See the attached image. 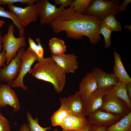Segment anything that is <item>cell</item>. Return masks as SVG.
<instances>
[{
    "instance_id": "cell-39",
    "label": "cell",
    "mask_w": 131,
    "mask_h": 131,
    "mask_svg": "<svg viewBox=\"0 0 131 131\" xmlns=\"http://www.w3.org/2000/svg\"><path fill=\"white\" fill-rule=\"evenodd\" d=\"M123 27L124 28L127 29L131 31V26L130 25H125L123 26Z\"/></svg>"
},
{
    "instance_id": "cell-44",
    "label": "cell",
    "mask_w": 131,
    "mask_h": 131,
    "mask_svg": "<svg viewBox=\"0 0 131 131\" xmlns=\"http://www.w3.org/2000/svg\"><path fill=\"white\" fill-rule=\"evenodd\" d=\"M1 84V83H0V84Z\"/></svg>"
},
{
    "instance_id": "cell-26",
    "label": "cell",
    "mask_w": 131,
    "mask_h": 131,
    "mask_svg": "<svg viewBox=\"0 0 131 131\" xmlns=\"http://www.w3.org/2000/svg\"><path fill=\"white\" fill-rule=\"evenodd\" d=\"M113 31L105 24L101 23L99 26V33L104 36L105 40V48L107 49L111 44V35Z\"/></svg>"
},
{
    "instance_id": "cell-14",
    "label": "cell",
    "mask_w": 131,
    "mask_h": 131,
    "mask_svg": "<svg viewBox=\"0 0 131 131\" xmlns=\"http://www.w3.org/2000/svg\"><path fill=\"white\" fill-rule=\"evenodd\" d=\"M91 73L96 80L99 89L106 90L112 88L119 81L114 73H108L98 67L93 68Z\"/></svg>"
},
{
    "instance_id": "cell-38",
    "label": "cell",
    "mask_w": 131,
    "mask_h": 131,
    "mask_svg": "<svg viewBox=\"0 0 131 131\" xmlns=\"http://www.w3.org/2000/svg\"><path fill=\"white\" fill-rule=\"evenodd\" d=\"M2 37L1 35V32L0 31V52L2 51Z\"/></svg>"
},
{
    "instance_id": "cell-35",
    "label": "cell",
    "mask_w": 131,
    "mask_h": 131,
    "mask_svg": "<svg viewBox=\"0 0 131 131\" xmlns=\"http://www.w3.org/2000/svg\"><path fill=\"white\" fill-rule=\"evenodd\" d=\"M28 42L29 44V47L35 53L37 47V44L33 39L30 37L28 38Z\"/></svg>"
},
{
    "instance_id": "cell-3",
    "label": "cell",
    "mask_w": 131,
    "mask_h": 131,
    "mask_svg": "<svg viewBox=\"0 0 131 131\" xmlns=\"http://www.w3.org/2000/svg\"><path fill=\"white\" fill-rule=\"evenodd\" d=\"M14 25L10 24L7 33L2 37V51L6 53L7 65L15 57L21 48L26 46L24 36L16 38L14 36Z\"/></svg>"
},
{
    "instance_id": "cell-30",
    "label": "cell",
    "mask_w": 131,
    "mask_h": 131,
    "mask_svg": "<svg viewBox=\"0 0 131 131\" xmlns=\"http://www.w3.org/2000/svg\"><path fill=\"white\" fill-rule=\"evenodd\" d=\"M36 41L37 46L35 53L38 57V61L44 58V51L43 47L41 43L40 39L39 38H37Z\"/></svg>"
},
{
    "instance_id": "cell-25",
    "label": "cell",
    "mask_w": 131,
    "mask_h": 131,
    "mask_svg": "<svg viewBox=\"0 0 131 131\" xmlns=\"http://www.w3.org/2000/svg\"><path fill=\"white\" fill-rule=\"evenodd\" d=\"M27 120L29 123L28 124L30 131H47L50 130L51 127L48 126L46 127H43L41 126L39 123L38 119L35 118L34 119L32 115L29 112L26 113Z\"/></svg>"
},
{
    "instance_id": "cell-2",
    "label": "cell",
    "mask_w": 131,
    "mask_h": 131,
    "mask_svg": "<svg viewBox=\"0 0 131 131\" xmlns=\"http://www.w3.org/2000/svg\"><path fill=\"white\" fill-rule=\"evenodd\" d=\"M31 74L36 79L52 84L59 93L62 91L66 83V73L51 57L44 58L38 61L32 68Z\"/></svg>"
},
{
    "instance_id": "cell-10",
    "label": "cell",
    "mask_w": 131,
    "mask_h": 131,
    "mask_svg": "<svg viewBox=\"0 0 131 131\" xmlns=\"http://www.w3.org/2000/svg\"><path fill=\"white\" fill-rule=\"evenodd\" d=\"M8 8L20 20L24 28L37 20L38 10L36 4L28 5L25 8L9 5Z\"/></svg>"
},
{
    "instance_id": "cell-19",
    "label": "cell",
    "mask_w": 131,
    "mask_h": 131,
    "mask_svg": "<svg viewBox=\"0 0 131 131\" xmlns=\"http://www.w3.org/2000/svg\"><path fill=\"white\" fill-rule=\"evenodd\" d=\"M48 45L51 55L57 56L65 54L66 46L63 40L56 37L49 40Z\"/></svg>"
},
{
    "instance_id": "cell-43",
    "label": "cell",
    "mask_w": 131,
    "mask_h": 131,
    "mask_svg": "<svg viewBox=\"0 0 131 131\" xmlns=\"http://www.w3.org/2000/svg\"><path fill=\"white\" fill-rule=\"evenodd\" d=\"M1 107V106H0V109Z\"/></svg>"
},
{
    "instance_id": "cell-41",
    "label": "cell",
    "mask_w": 131,
    "mask_h": 131,
    "mask_svg": "<svg viewBox=\"0 0 131 131\" xmlns=\"http://www.w3.org/2000/svg\"><path fill=\"white\" fill-rule=\"evenodd\" d=\"M89 131L88 130V127L86 128L81 130H78V131Z\"/></svg>"
},
{
    "instance_id": "cell-13",
    "label": "cell",
    "mask_w": 131,
    "mask_h": 131,
    "mask_svg": "<svg viewBox=\"0 0 131 131\" xmlns=\"http://www.w3.org/2000/svg\"><path fill=\"white\" fill-rule=\"evenodd\" d=\"M106 90L98 88L91 95L83 96L86 116H88L100 109L102 105Z\"/></svg>"
},
{
    "instance_id": "cell-16",
    "label": "cell",
    "mask_w": 131,
    "mask_h": 131,
    "mask_svg": "<svg viewBox=\"0 0 131 131\" xmlns=\"http://www.w3.org/2000/svg\"><path fill=\"white\" fill-rule=\"evenodd\" d=\"M88 124L86 118H81L69 114L60 126L62 130L71 131L83 129L88 127Z\"/></svg>"
},
{
    "instance_id": "cell-17",
    "label": "cell",
    "mask_w": 131,
    "mask_h": 131,
    "mask_svg": "<svg viewBox=\"0 0 131 131\" xmlns=\"http://www.w3.org/2000/svg\"><path fill=\"white\" fill-rule=\"evenodd\" d=\"M98 88L96 80L91 72L87 73L79 84L78 91L83 97L89 96Z\"/></svg>"
},
{
    "instance_id": "cell-23",
    "label": "cell",
    "mask_w": 131,
    "mask_h": 131,
    "mask_svg": "<svg viewBox=\"0 0 131 131\" xmlns=\"http://www.w3.org/2000/svg\"><path fill=\"white\" fill-rule=\"evenodd\" d=\"M69 112L60 107L54 113L51 118L52 125L54 126H61Z\"/></svg>"
},
{
    "instance_id": "cell-18",
    "label": "cell",
    "mask_w": 131,
    "mask_h": 131,
    "mask_svg": "<svg viewBox=\"0 0 131 131\" xmlns=\"http://www.w3.org/2000/svg\"><path fill=\"white\" fill-rule=\"evenodd\" d=\"M114 64L113 67L114 74L119 81L127 84L131 82V78L126 71L123 64L120 55L115 51L114 53Z\"/></svg>"
},
{
    "instance_id": "cell-31",
    "label": "cell",
    "mask_w": 131,
    "mask_h": 131,
    "mask_svg": "<svg viewBox=\"0 0 131 131\" xmlns=\"http://www.w3.org/2000/svg\"><path fill=\"white\" fill-rule=\"evenodd\" d=\"M74 0H54L55 5H61L62 7H65L68 6H70L71 4Z\"/></svg>"
},
{
    "instance_id": "cell-4",
    "label": "cell",
    "mask_w": 131,
    "mask_h": 131,
    "mask_svg": "<svg viewBox=\"0 0 131 131\" xmlns=\"http://www.w3.org/2000/svg\"><path fill=\"white\" fill-rule=\"evenodd\" d=\"M120 2L119 0H92L83 14L96 16L102 20L108 15H117L119 13L118 7Z\"/></svg>"
},
{
    "instance_id": "cell-12",
    "label": "cell",
    "mask_w": 131,
    "mask_h": 131,
    "mask_svg": "<svg viewBox=\"0 0 131 131\" xmlns=\"http://www.w3.org/2000/svg\"><path fill=\"white\" fill-rule=\"evenodd\" d=\"M8 105L14 109L13 113L18 111L20 106L18 98L14 90L8 84L0 85V105L3 107Z\"/></svg>"
},
{
    "instance_id": "cell-27",
    "label": "cell",
    "mask_w": 131,
    "mask_h": 131,
    "mask_svg": "<svg viewBox=\"0 0 131 131\" xmlns=\"http://www.w3.org/2000/svg\"><path fill=\"white\" fill-rule=\"evenodd\" d=\"M92 0H74L70 7H73L81 14H83L84 11L90 4Z\"/></svg>"
},
{
    "instance_id": "cell-11",
    "label": "cell",
    "mask_w": 131,
    "mask_h": 131,
    "mask_svg": "<svg viewBox=\"0 0 131 131\" xmlns=\"http://www.w3.org/2000/svg\"><path fill=\"white\" fill-rule=\"evenodd\" d=\"M88 122L94 125L107 128L123 118L121 116L99 110L88 116Z\"/></svg>"
},
{
    "instance_id": "cell-29",
    "label": "cell",
    "mask_w": 131,
    "mask_h": 131,
    "mask_svg": "<svg viewBox=\"0 0 131 131\" xmlns=\"http://www.w3.org/2000/svg\"><path fill=\"white\" fill-rule=\"evenodd\" d=\"M0 131H11L9 122L0 112Z\"/></svg>"
},
{
    "instance_id": "cell-42",
    "label": "cell",
    "mask_w": 131,
    "mask_h": 131,
    "mask_svg": "<svg viewBox=\"0 0 131 131\" xmlns=\"http://www.w3.org/2000/svg\"><path fill=\"white\" fill-rule=\"evenodd\" d=\"M58 131L57 129H55L54 131ZM62 131H64L62 130Z\"/></svg>"
},
{
    "instance_id": "cell-32",
    "label": "cell",
    "mask_w": 131,
    "mask_h": 131,
    "mask_svg": "<svg viewBox=\"0 0 131 131\" xmlns=\"http://www.w3.org/2000/svg\"><path fill=\"white\" fill-rule=\"evenodd\" d=\"M88 128L89 131H106V127L96 126L89 123Z\"/></svg>"
},
{
    "instance_id": "cell-6",
    "label": "cell",
    "mask_w": 131,
    "mask_h": 131,
    "mask_svg": "<svg viewBox=\"0 0 131 131\" xmlns=\"http://www.w3.org/2000/svg\"><path fill=\"white\" fill-rule=\"evenodd\" d=\"M21 60L19 74L16 79L13 82L11 87L13 88H20L26 90L27 88L24 84V78L27 73H31L32 66L35 62L38 61V59L36 54L29 47L22 54Z\"/></svg>"
},
{
    "instance_id": "cell-7",
    "label": "cell",
    "mask_w": 131,
    "mask_h": 131,
    "mask_svg": "<svg viewBox=\"0 0 131 131\" xmlns=\"http://www.w3.org/2000/svg\"><path fill=\"white\" fill-rule=\"evenodd\" d=\"M38 10V16L40 25L50 24L57 17L60 16L65 8L61 6L57 8L55 5L51 4L47 0H37L36 2Z\"/></svg>"
},
{
    "instance_id": "cell-5",
    "label": "cell",
    "mask_w": 131,
    "mask_h": 131,
    "mask_svg": "<svg viewBox=\"0 0 131 131\" xmlns=\"http://www.w3.org/2000/svg\"><path fill=\"white\" fill-rule=\"evenodd\" d=\"M112 88L106 90L102 105L99 110L118 115L123 117L131 112V109L124 101L115 95Z\"/></svg>"
},
{
    "instance_id": "cell-21",
    "label": "cell",
    "mask_w": 131,
    "mask_h": 131,
    "mask_svg": "<svg viewBox=\"0 0 131 131\" xmlns=\"http://www.w3.org/2000/svg\"><path fill=\"white\" fill-rule=\"evenodd\" d=\"M127 84L119 81L112 88L115 95L124 101L131 109V100L127 94Z\"/></svg>"
},
{
    "instance_id": "cell-15",
    "label": "cell",
    "mask_w": 131,
    "mask_h": 131,
    "mask_svg": "<svg viewBox=\"0 0 131 131\" xmlns=\"http://www.w3.org/2000/svg\"><path fill=\"white\" fill-rule=\"evenodd\" d=\"M51 57L66 73H74L78 68V56L74 54L51 55Z\"/></svg>"
},
{
    "instance_id": "cell-40",
    "label": "cell",
    "mask_w": 131,
    "mask_h": 131,
    "mask_svg": "<svg viewBox=\"0 0 131 131\" xmlns=\"http://www.w3.org/2000/svg\"><path fill=\"white\" fill-rule=\"evenodd\" d=\"M5 21L3 20H0V29L4 25Z\"/></svg>"
},
{
    "instance_id": "cell-24",
    "label": "cell",
    "mask_w": 131,
    "mask_h": 131,
    "mask_svg": "<svg viewBox=\"0 0 131 131\" xmlns=\"http://www.w3.org/2000/svg\"><path fill=\"white\" fill-rule=\"evenodd\" d=\"M101 23L105 25L113 31H122L121 23L117 20L114 15L111 14L107 16L102 20Z\"/></svg>"
},
{
    "instance_id": "cell-36",
    "label": "cell",
    "mask_w": 131,
    "mask_h": 131,
    "mask_svg": "<svg viewBox=\"0 0 131 131\" xmlns=\"http://www.w3.org/2000/svg\"><path fill=\"white\" fill-rule=\"evenodd\" d=\"M127 90L128 96L131 100V82L127 84Z\"/></svg>"
},
{
    "instance_id": "cell-1",
    "label": "cell",
    "mask_w": 131,
    "mask_h": 131,
    "mask_svg": "<svg viewBox=\"0 0 131 131\" xmlns=\"http://www.w3.org/2000/svg\"><path fill=\"white\" fill-rule=\"evenodd\" d=\"M101 22L98 17L81 14L70 7L65 8L50 25L55 33L65 31L68 38L74 40L86 36L91 44H95L101 40L99 30Z\"/></svg>"
},
{
    "instance_id": "cell-20",
    "label": "cell",
    "mask_w": 131,
    "mask_h": 131,
    "mask_svg": "<svg viewBox=\"0 0 131 131\" xmlns=\"http://www.w3.org/2000/svg\"><path fill=\"white\" fill-rule=\"evenodd\" d=\"M106 131H131V112L117 122L106 128Z\"/></svg>"
},
{
    "instance_id": "cell-34",
    "label": "cell",
    "mask_w": 131,
    "mask_h": 131,
    "mask_svg": "<svg viewBox=\"0 0 131 131\" xmlns=\"http://www.w3.org/2000/svg\"><path fill=\"white\" fill-rule=\"evenodd\" d=\"M6 61V52L2 51L0 52V68L5 67V62Z\"/></svg>"
},
{
    "instance_id": "cell-28",
    "label": "cell",
    "mask_w": 131,
    "mask_h": 131,
    "mask_svg": "<svg viewBox=\"0 0 131 131\" xmlns=\"http://www.w3.org/2000/svg\"><path fill=\"white\" fill-rule=\"evenodd\" d=\"M37 0H0V4L2 5H13L15 3L26 4L28 5L34 4Z\"/></svg>"
},
{
    "instance_id": "cell-8",
    "label": "cell",
    "mask_w": 131,
    "mask_h": 131,
    "mask_svg": "<svg viewBox=\"0 0 131 131\" xmlns=\"http://www.w3.org/2000/svg\"><path fill=\"white\" fill-rule=\"evenodd\" d=\"M59 100L60 107L69 112L70 114L85 118L84 98L79 91L67 97L60 98Z\"/></svg>"
},
{
    "instance_id": "cell-33",
    "label": "cell",
    "mask_w": 131,
    "mask_h": 131,
    "mask_svg": "<svg viewBox=\"0 0 131 131\" xmlns=\"http://www.w3.org/2000/svg\"><path fill=\"white\" fill-rule=\"evenodd\" d=\"M131 2V0H124L123 3L118 7L119 12L126 11L127 6Z\"/></svg>"
},
{
    "instance_id": "cell-22",
    "label": "cell",
    "mask_w": 131,
    "mask_h": 131,
    "mask_svg": "<svg viewBox=\"0 0 131 131\" xmlns=\"http://www.w3.org/2000/svg\"><path fill=\"white\" fill-rule=\"evenodd\" d=\"M0 17L9 19L18 30L19 37L24 36L25 33L24 27L20 20L11 11H6L0 6Z\"/></svg>"
},
{
    "instance_id": "cell-37",
    "label": "cell",
    "mask_w": 131,
    "mask_h": 131,
    "mask_svg": "<svg viewBox=\"0 0 131 131\" xmlns=\"http://www.w3.org/2000/svg\"><path fill=\"white\" fill-rule=\"evenodd\" d=\"M19 131H30V130L28 125L25 123L21 126Z\"/></svg>"
},
{
    "instance_id": "cell-9",
    "label": "cell",
    "mask_w": 131,
    "mask_h": 131,
    "mask_svg": "<svg viewBox=\"0 0 131 131\" xmlns=\"http://www.w3.org/2000/svg\"><path fill=\"white\" fill-rule=\"evenodd\" d=\"M25 47L21 48L9 64L0 68V82H5L11 87L13 81L19 74L21 64V57L25 51Z\"/></svg>"
}]
</instances>
